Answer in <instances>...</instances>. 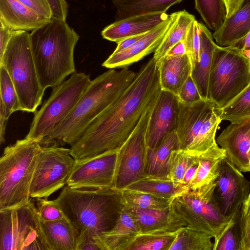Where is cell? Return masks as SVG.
<instances>
[{
  "mask_svg": "<svg viewBox=\"0 0 250 250\" xmlns=\"http://www.w3.org/2000/svg\"><path fill=\"white\" fill-rule=\"evenodd\" d=\"M161 90L158 61L153 57L137 72L126 89L71 146L72 156L77 161L120 149Z\"/></svg>",
  "mask_w": 250,
  "mask_h": 250,
  "instance_id": "obj_1",
  "label": "cell"
},
{
  "mask_svg": "<svg viewBox=\"0 0 250 250\" xmlns=\"http://www.w3.org/2000/svg\"><path fill=\"white\" fill-rule=\"evenodd\" d=\"M137 74L126 66L120 70L109 69L97 76L69 114L40 144L73 145L92 122L126 89Z\"/></svg>",
  "mask_w": 250,
  "mask_h": 250,
  "instance_id": "obj_2",
  "label": "cell"
},
{
  "mask_svg": "<svg viewBox=\"0 0 250 250\" xmlns=\"http://www.w3.org/2000/svg\"><path fill=\"white\" fill-rule=\"evenodd\" d=\"M32 55L42 88H54L76 72L74 51L79 39L66 21L52 17L30 34Z\"/></svg>",
  "mask_w": 250,
  "mask_h": 250,
  "instance_id": "obj_3",
  "label": "cell"
},
{
  "mask_svg": "<svg viewBox=\"0 0 250 250\" xmlns=\"http://www.w3.org/2000/svg\"><path fill=\"white\" fill-rule=\"evenodd\" d=\"M56 200L78 235L84 229L98 236L110 230L124 208L122 190L114 188L78 189L66 185Z\"/></svg>",
  "mask_w": 250,
  "mask_h": 250,
  "instance_id": "obj_4",
  "label": "cell"
},
{
  "mask_svg": "<svg viewBox=\"0 0 250 250\" xmlns=\"http://www.w3.org/2000/svg\"><path fill=\"white\" fill-rule=\"evenodd\" d=\"M41 146L25 137L5 148L0 159V210L31 200L29 188Z\"/></svg>",
  "mask_w": 250,
  "mask_h": 250,
  "instance_id": "obj_5",
  "label": "cell"
},
{
  "mask_svg": "<svg viewBox=\"0 0 250 250\" xmlns=\"http://www.w3.org/2000/svg\"><path fill=\"white\" fill-rule=\"evenodd\" d=\"M0 65L5 68L14 83L22 111L35 113L45 90L39 81L28 31H15L0 59Z\"/></svg>",
  "mask_w": 250,
  "mask_h": 250,
  "instance_id": "obj_6",
  "label": "cell"
},
{
  "mask_svg": "<svg viewBox=\"0 0 250 250\" xmlns=\"http://www.w3.org/2000/svg\"><path fill=\"white\" fill-rule=\"evenodd\" d=\"M250 84V60L236 46L217 44L212 56L208 99L222 108Z\"/></svg>",
  "mask_w": 250,
  "mask_h": 250,
  "instance_id": "obj_7",
  "label": "cell"
},
{
  "mask_svg": "<svg viewBox=\"0 0 250 250\" xmlns=\"http://www.w3.org/2000/svg\"><path fill=\"white\" fill-rule=\"evenodd\" d=\"M220 108L209 99L188 104L179 101V116L176 132L178 149L198 157L218 145L215 140L220 123Z\"/></svg>",
  "mask_w": 250,
  "mask_h": 250,
  "instance_id": "obj_8",
  "label": "cell"
},
{
  "mask_svg": "<svg viewBox=\"0 0 250 250\" xmlns=\"http://www.w3.org/2000/svg\"><path fill=\"white\" fill-rule=\"evenodd\" d=\"M216 180L173 198L170 205L188 227L206 232L216 240L231 223L240 209L233 215H224L214 196Z\"/></svg>",
  "mask_w": 250,
  "mask_h": 250,
  "instance_id": "obj_9",
  "label": "cell"
},
{
  "mask_svg": "<svg viewBox=\"0 0 250 250\" xmlns=\"http://www.w3.org/2000/svg\"><path fill=\"white\" fill-rule=\"evenodd\" d=\"M91 81L89 75L76 72L53 88L50 96L34 113L25 138L40 143L69 114Z\"/></svg>",
  "mask_w": 250,
  "mask_h": 250,
  "instance_id": "obj_10",
  "label": "cell"
},
{
  "mask_svg": "<svg viewBox=\"0 0 250 250\" xmlns=\"http://www.w3.org/2000/svg\"><path fill=\"white\" fill-rule=\"evenodd\" d=\"M49 250L34 203L0 210V250Z\"/></svg>",
  "mask_w": 250,
  "mask_h": 250,
  "instance_id": "obj_11",
  "label": "cell"
},
{
  "mask_svg": "<svg viewBox=\"0 0 250 250\" xmlns=\"http://www.w3.org/2000/svg\"><path fill=\"white\" fill-rule=\"evenodd\" d=\"M75 162L70 148L56 144L42 145L30 184V197L47 199L63 188Z\"/></svg>",
  "mask_w": 250,
  "mask_h": 250,
  "instance_id": "obj_12",
  "label": "cell"
},
{
  "mask_svg": "<svg viewBox=\"0 0 250 250\" xmlns=\"http://www.w3.org/2000/svg\"><path fill=\"white\" fill-rule=\"evenodd\" d=\"M155 101L144 113L137 125L119 149V164L114 186V188L117 190L121 191L147 177L148 147L146 134Z\"/></svg>",
  "mask_w": 250,
  "mask_h": 250,
  "instance_id": "obj_13",
  "label": "cell"
},
{
  "mask_svg": "<svg viewBox=\"0 0 250 250\" xmlns=\"http://www.w3.org/2000/svg\"><path fill=\"white\" fill-rule=\"evenodd\" d=\"M119 149L76 161L66 185L78 189L114 188Z\"/></svg>",
  "mask_w": 250,
  "mask_h": 250,
  "instance_id": "obj_14",
  "label": "cell"
},
{
  "mask_svg": "<svg viewBox=\"0 0 250 250\" xmlns=\"http://www.w3.org/2000/svg\"><path fill=\"white\" fill-rule=\"evenodd\" d=\"M216 180L214 196L218 208L224 215L232 216L248 196L250 182L226 157L221 162Z\"/></svg>",
  "mask_w": 250,
  "mask_h": 250,
  "instance_id": "obj_15",
  "label": "cell"
},
{
  "mask_svg": "<svg viewBox=\"0 0 250 250\" xmlns=\"http://www.w3.org/2000/svg\"><path fill=\"white\" fill-rule=\"evenodd\" d=\"M178 116V97L161 89L152 108L147 125L146 139L148 149L157 147L169 134L176 131Z\"/></svg>",
  "mask_w": 250,
  "mask_h": 250,
  "instance_id": "obj_16",
  "label": "cell"
},
{
  "mask_svg": "<svg viewBox=\"0 0 250 250\" xmlns=\"http://www.w3.org/2000/svg\"><path fill=\"white\" fill-rule=\"evenodd\" d=\"M227 160L241 172L250 171V118L231 123L217 138Z\"/></svg>",
  "mask_w": 250,
  "mask_h": 250,
  "instance_id": "obj_17",
  "label": "cell"
},
{
  "mask_svg": "<svg viewBox=\"0 0 250 250\" xmlns=\"http://www.w3.org/2000/svg\"><path fill=\"white\" fill-rule=\"evenodd\" d=\"M173 21L171 14L167 20L147 32L130 48L117 53H112L103 63L109 69L123 68L137 62L154 52L159 46Z\"/></svg>",
  "mask_w": 250,
  "mask_h": 250,
  "instance_id": "obj_18",
  "label": "cell"
},
{
  "mask_svg": "<svg viewBox=\"0 0 250 250\" xmlns=\"http://www.w3.org/2000/svg\"><path fill=\"white\" fill-rule=\"evenodd\" d=\"M166 13L136 15L116 21L101 33L103 38L118 42L127 38L146 33L168 19Z\"/></svg>",
  "mask_w": 250,
  "mask_h": 250,
  "instance_id": "obj_19",
  "label": "cell"
},
{
  "mask_svg": "<svg viewBox=\"0 0 250 250\" xmlns=\"http://www.w3.org/2000/svg\"><path fill=\"white\" fill-rule=\"evenodd\" d=\"M133 216L140 229V233L175 231L187 227L170 206L163 209H144L124 207Z\"/></svg>",
  "mask_w": 250,
  "mask_h": 250,
  "instance_id": "obj_20",
  "label": "cell"
},
{
  "mask_svg": "<svg viewBox=\"0 0 250 250\" xmlns=\"http://www.w3.org/2000/svg\"><path fill=\"white\" fill-rule=\"evenodd\" d=\"M50 19L27 7L18 0H0V21L15 31H33Z\"/></svg>",
  "mask_w": 250,
  "mask_h": 250,
  "instance_id": "obj_21",
  "label": "cell"
},
{
  "mask_svg": "<svg viewBox=\"0 0 250 250\" xmlns=\"http://www.w3.org/2000/svg\"><path fill=\"white\" fill-rule=\"evenodd\" d=\"M158 65L161 89L178 97L183 84L191 75L192 66L188 55H166L158 61Z\"/></svg>",
  "mask_w": 250,
  "mask_h": 250,
  "instance_id": "obj_22",
  "label": "cell"
},
{
  "mask_svg": "<svg viewBox=\"0 0 250 250\" xmlns=\"http://www.w3.org/2000/svg\"><path fill=\"white\" fill-rule=\"evenodd\" d=\"M200 48L199 61L192 69L191 76L203 99H208V83L214 50L217 45L211 32L199 22Z\"/></svg>",
  "mask_w": 250,
  "mask_h": 250,
  "instance_id": "obj_23",
  "label": "cell"
},
{
  "mask_svg": "<svg viewBox=\"0 0 250 250\" xmlns=\"http://www.w3.org/2000/svg\"><path fill=\"white\" fill-rule=\"evenodd\" d=\"M250 32V0H245L240 8L214 31L212 37L219 46H233Z\"/></svg>",
  "mask_w": 250,
  "mask_h": 250,
  "instance_id": "obj_24",
  "label": "cell"
},
{
  "mask_svg": "<svg viewBox=\"0 0 250 250\" xmlns=\"http://www.w3.org/2000/svg\"><path fill=\"white\" fill-rule=\"evenodd\" d=\"M40 224L49 250H76L78 234L65 217L50 222L40 219Z\"/></svg>",
  "mask_w": 250,
  "mask_h": 250,
  "instance_id": "obj_25",
  "label": "cell"
},
{
  "mask_svg": "<svg viewBox=\"0 0 250 250\" xmlns=\"http://www.w3.org/2000/svg\"><path fill=\"white\" fill-rule=\"evenodd\" d=\"M140 232V229L134 217L124 207L113 228L99 234L98 239L103 250H120L123 245Z\"/></svg>",
  "mask_w": 250,
  "mask_h": 250,
  "instance_id": "obj_26",
  "label": "cell"
},
{
  "mask_svg": "<svg viewBox=\"0 0 250 250\" xmlns=\"http://www.w3.org/2000/svg\"><path fill=\"white\" fill-rule=\"evenodd\" d=\"M225 157V150L218 145L198 156V166L188 186L189 189H197L215 181L219 175L221 162Z\"/></svg>",
  "mask_w": 250,
  "mask_h": 250,
  "instance_id": "obj_27",
  "label": "cell"
},
{
  "mask_svg": "<svg viewBox=\"0 0 250 250\" xmlns=\"http://www.w3.org/2000/svg\"><path fill=\"white\" fill-rule=\"evenodd\" d=\"M178 139L175 131L169 134L159 146L154 149H148L146 178L168 179L167 167L170 155L173 150L178 149Z\"/></svg>",
  "mask_w": 250,
  "mask_h": 250,
  "instance_id": "obj_28",
  "label": "cell"
},
{
  "mask_svg": "<svg viewBox=\"0 0 250 250\" xmlns=\"http://www.w3.org/2000/svg\"><path fill=\"white\" fill-rule=\"evenodd\" d=\"M183 0H113L116 9V21L143 14L166 13Z\"/></svg>",
  "mask_w": 250,
  "mask_h": 250,
  "instance_id": "obj_29",
  "label": "cell"
},
{
  "mask_svg": "<svg viewBox=\"0 0 250 250\" xmlns=\"http://www.w3.org/2000/svg\"><path fill=\"white\" fill-rule=\"evenodd\" d=\"M173 21L162 42L154 51L153 57L157 61L165 56L177 43L184 41L188 28L195 20L194 16L186 10L172 13Z\"/></svg>",
  "mask_w": 250,
  "mask_h": 250,
  "instance_id": "obj_30",
  "label": "cell"
},
{
  "mask_svg": "<svg viewBox=\"0 0 250 250\" xmlns=\"http://www.w3.org/2000/svg\"><path fill=\"white\" fill-rule=\"evenodd\" d=\"M126 188L149 193L166 199L169 202L173 198L189 189L187 186L177 184L168 179L148 178L137 181Z\"/></svg>",
  "mask_w": 250,
  "mask_h": 250,
  "instance_id": "obj_31",
  "label": "cell"
},
{
  "mask_svg": "<svg viewBox=\"0 0 250 250\" xmlns=\"http://www.w3.org/2000/svg\"><path fill=\"white\" fill-rule=\"evenodd\" d=\"M178 231L139 233L123 245L120 250H169Z\"/></svg>",
  "mask_w": 250,
  "mask_h": 250,
  "instance_id": "obj_32",
  "label": "cell"
},
{
  "mask_svg": "<svg viewBox=\"0 0 250 250\" xmlns=\"http://www.w3.org/2000/svg\"><path fill=\"white\" fill-rule=\"evenodd\" d=\"M212 238L206 232L184 227L178 230L169 250H213Z\"/></svg>",
  "mask_w": 250,
  "mask_h": 250,
  "instance_id": "obj_33",
  "label": "cell"
},
{
  "mask_svg": "<svg viewBox=\"0 0 250 250\" xmlns=\"http://www.w3.org/2000/svg\"><path fill=\"white\" fill-rule=\"evenodd\" d=\"M195 6L208 27L214 31L221 27L227 18L224 0H195Z\"/></svg>",
  "mask_w": 250,
  "mask_h": 250,
  "instance_id": "obj_34",
  "label": "cell"
},
{
  "mask_svg": "<svg viewBox=\"0 0 250 250\" xmlns=\"http://www.w3.org/2000/svg\"><path fill=\"white\" fill-rule=\"evenodd\" d=\"M122 202L125 207L137 208L163 209L170 206L166 199L126 188L122 190Z\"/></svg>",
  "mask_w": 250,
  "mask_h": 250,
  "instance_id": "obj_35",
  "label": "cell"
},
{
  "mask_svg": "<svg viewBox=\"0 0 250 250\" xmlns=\"http://www.w3.org/2000/svg\"><path fill=\"white\" fill-rule=\"evenodd\" d=\"M221 119L230 123L250 118V84L227 106L220 108Z\"/></svg>",
  "mask_w": 250,
  "mask_h": 250,
  "instance_id": "obj_36",
  "label": "cell"
},
{
  "mask_svg": "<svg viewBox=\"0 0 250 250\" xmlns=\"http://www.w3.org/2000/svg\"><path fill=\"white\" fill-rule=\"evenodd\" d=\"M194 159L195 157L191 156L183 150L172 151L168 163V179L177 184L185 185L183 184L185 174Z\"/></svg>",
  "mask_w": 250,
  "mask_h": 250,
  "instance_id": "obj_37",
  "label": "cell"
},
{
  "mask_svg": "<svg viewBox=\"0 0 250 250\" xmlns=\"http://www.w3.org/2000/svg\"><path fill=\"white\" fill-rule=\"evenodd\" d=\"M0 100L6 109L12 114L22 111L14 83L5 68L0 65Z\"/></svg>",
  "mask_w": 250,
  "mask_h": 250,
  "instance_id": "obj_38",
  "label": "cell"
},
{
  "mask_svg": "<svg viewBox=\"0 0 250 250\" xmlns=\"http://www.w3.org/2000/svg\"><path fill=\"white\" fill-rule=\"evenodd\" d=\"M239 212L220 236L214 241L213 250H241Z\"/></svg>",
  "mask_w": 250,
  "mask_h": 250,
  "instance_id": "obj_39",
  "label": "cell"
},
{
  "mask_svg": "<svg viewBox=\"0 0 250 250\" xmlns=\"http://www.w3.org/2000/svg\"><path fill=\"white\" fill-rule=\"evenodd\" d=\"M198 23L196 20L193 21L188 28L184 41L192 68L199 61L200 40Z\"/></svg>",
  "mask_w": 250,
  "mask_h": 250,
  "instance_id": "obj_40",
  "label": "cell"
},
{
  "mask_svg": "<svg viewBox=\"0 0 250 250\" xmlns=\"http://www.w3.org/2000/svg\"><path fill=\"white\" fill-rule=\"evenodd\" d=\"M239 226L241 250H250V192L240 210Z\"/></svg>",
  "mask_w": 250,
  "mask_h": 250,
  "instance_id": "obj_41",
  "label": "cell"
},
{
  "mask_svg": "<svg viewBox=\"0 0 250 250\" xmlns=\"http://www.w3.org/2000/svg\"><path fill=\"white\" fill-rule=\"evenodd\" d=\"M37 208L42 221H54L61 220L64 217L56 199L48 200L43 198H37Z\"/></svg>",
  "mask_w": 250,
  "mask_h": 250,
  "instance_id": "obj_42",
  "label": "cell"
},
{
  "mask_svg": "<svg viewBox=\"0 0 250 250\" xmlns=\"http://www.w3.org/2000/svg\"><path fill=\"white\" fill-rule=\"evenodd\" d=\"M178 98L180 102L188 104L203 99L191 75L183 84Z\"/></svg>",
  "mask_w": 250,
  "mask_h": 250,
  "instance_id": "obj_43",
  "label": "cell"
},
{
  "mask_svg": "<svg viewBox=\"0 0 250 250\" xmlns=\"http://www.w3.org/2000/svg\"><path fill=\"white\" fill-rule=\"evenodd\" d=\"M76 250H103L96 235L90 229H84L78 233Z\"/></svg>",
  "mask_w": 250,
  "mask_h": 250,
  "instance_id": "obj_44",
  "label": "cell"
},
{
  "mask_svg": "<svg viewBox=\"0 0 250 250\" xmlns=\"http://www.w3.org/2000/svg\"><path fill=\"white\" fill-rule=\"evenodd\" d=\"M22 4L39 14L51 19L53 16L51 6L48 0H18Z\"/></svg>",
  "mask_w": 250,
  "mask_h": 250,
  "instance_id": "obj_45",
  "label": "cell"
},
{
  "mask_svg": "<svg viewBox=\"0 0 250 250\" xmlns=\"http://www.w3.org/2000/svg\"><path fill=\"white\" fill-rule=\"evenodd\" d=\"M52 11V17L66 21L68 5L65 0H48Z\"/></svg>",
  "mask_w": 250,
  "mask_h": 250,
  "instance_id": "obj_46",
  "label": "cell"
},
{
  "mask_svg": "<svg viewBox=\"0 0 250 250\" xmlns=\"http://www.w3.org/2000/svg\"><path fill=\"white\" fill-rule=\"evenodd\" d=\"M0 59L2 57L7 46L15 33V30L0 22Z\"/></svg>",
  "mask_w": 250,
  "mask_h": 250,
  "instance_id": "obj_47",
  "label": "cell"
},
{
  "mask_svg": "<svg viewBox=\"0 0 250 250\" xmlns=\"http://www.w3.org/2000/svg\"><path fill=\"white\" fill-rule=\"evenodd\" d=\"M11 113L6 109L1 101H0V142L4 143L5 132L8 120Z\"/></svg>",
  "mask_w": 250,
  "mask_h": 250,
  "instance_id": "obj_48",
  "label": "cell"
},
{
  "mask_svg": "<svg viewBox=\"0 0 250 250\" xmlns=\"http://www.w3.org/2000/svg\"><path fill=\"white\" fill-rule=\"evenodd\" d=\"M146 33L130 37L120 41L117 42V46L113 53H117L130 48Z\"/></svg>",
  "mask_w": 250,
  "mask_h": 250,
  "instance_id": "obj_49",
  "label": "cell"
},
{
  "mask_svg": "<svg viewBox=\"0 0 250 250\" xmlns=\"http://www.w3.org/2000/svg\"><path fill=\"white\" fill-rule=\"evenodd\" d=\"M198 166V157H195L194 160L192 164L188 167L186 171L184 179V185L188 186L190 183L193 179Z\"/></svg>",
  "mask_w": 250,
  "mask_h": 250,
  "instance_id": "obj_50",
  "label": "cell"
},
{
  "mask_svg": "<svg viewBox=\"0 0 250 250\" xmlns=\"http://www.w3.org/2000/svg\"><path fill=\"white\" fill-rule=\"evenodd\" d=\"M233 46L240 48L250 60V32Z\"/></svg>",
  "mask_w": 250,
  "mask_h": 250,
  "instance_id": "obj_51",
  "label": "cell"
},
{
  "mask_svg": "<svg viewBox=\"0 0 250 250\" xmlns=\"http://www.w3.org/2000/svg\"><path fill=\"white\" fill-rule=\"evenodd\" d=\"M186 53L187 51L184 42L181 41L172 47L168 51L166 55L169 56H178L183 55Z\"/></svg>",
  "mask_w": 250,
  "mask_h": 250,
  "instance_id": "obj_52",
  "label": "cell"
},
{
  "mask_svg": "<svg viewBox=\"0 0 250 250\" xmlns=\"http://www.w3.org/2000/svg\"></svg>",
  "mask_w": 250,
  "mask_h": 250,
  "instance_id": "obj_53",
  "label": "cell"
}]
</instances>
